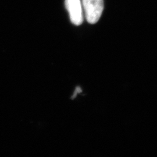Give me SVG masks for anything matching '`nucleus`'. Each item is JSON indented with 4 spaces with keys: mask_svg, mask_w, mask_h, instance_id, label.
Listing matches in <instances>:
<instances>
[{
    "mask_svg": "<svg viewBox=\"0 0 157 157\" xmlns=\"http://www.w3.org/2000/svg\"><path fill=\"white\" fill-rule=\"evenodd\" d=\"M65 6L72 23L76 26L80 25L83 21L80 0H65Z\"/></svg>",
    "mask_w": 157,
    "mask_h": 157,
    "instance_id": "obj_2",
    "label": "nucleus"
},
{
    "mask_svg": "<svg viewBox=\"0 0 157 157\" xmlns=\"http://www.w3.org/2000/svg\"><path fill=\"white\" fill-rule=\"evenodd\" d=\"M86 18L90 24L98 21L104 10L103 0H82Z\"/></svg>",
    "mask_w": 157,
    "mask_h": 157,
    "instance_id": "obj_1",
    "label": "nucleus"
},
{
    "mask_svg": "<svg viewBox=\"0 0 157 157\" xmlns=\"http://www.w3.org/2000/svg\"><path fill=\"white\" fill-rule=\"evenodd\" d=\"M82 90L81 89V88H80L79 87H77L76 88V90L75 91V93H74L73 95H72V99H74V98L77 96L78 94L82 93Z\"/></svg>",
    "mask_w": 157,
    "mask_h": 157,
    "instance_id": "obj_3",
    "label": "nucleus"
}]
</instances>
